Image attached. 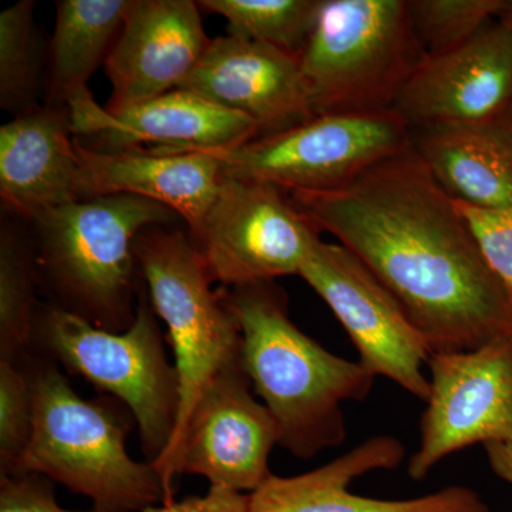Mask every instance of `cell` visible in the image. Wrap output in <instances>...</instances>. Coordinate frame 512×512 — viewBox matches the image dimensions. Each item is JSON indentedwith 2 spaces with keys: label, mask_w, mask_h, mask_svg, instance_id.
I'll return each instance as SVG.
<instances>
[{
  "label": "cell",
  "mask_w": 512,
  "mask_h": 512,
  "mask_svg": "<svg viewBox=\"0 0 512 512\" xmlns=\"http://www.w3.org/2000/svg\"><path fill=\"white\" fill-rule=\"evenodd\" d=\"M289 197L389 291L430 355L512 335L510 296L412 148L338 190Z\"/></svg>",
  "instance_id": "6da1fadb"
},
{
  "label": "cell",
  "mask_w": 512,
  "mask_h": 512,
  "mask_svg": "<svg viewBox=\"0 0 512 512\" xmlns=\"http://www.w3.org/2000/svg\"><path fill=\"white\" fill-rule=\"evenodd\" d=\"M227 296L241 329L245 372L278 424L279 446L299 458L342 446V404L366 399L376 376L305 335L274 282L238 286Z\"/></svg>",
  "instance_id": "7a4b0ae2"
},
{
  "label": "cell",
  "mask_w": 512,
  "mask_h": 512,
  "mask_svg": "<svg viewBox=\"0 0 512 512\" xmlns=\"http://www.w3.org/2000/svg\"><path fill=\"white\" fill-rule=\"evenodd\" d=\"M22 366L32 387L33 433L15 474L62 483L103 510L143 512L170 503L153 464L128 456L130 424L113 403L83 400L55 362Z\"/></svg>",
  "instance_id": "3957f363"
},
{
  "label": "cell",
  "mask_w": 512,
  "mask_h": 512,
  "mask_svg": "<svg viewBox=\"0 0 512 512\" xmlns=\"http://www.w3.org/2000/svg\"><path fill=\"white\" fill-rule=\"evenodd\" d=\"M175 217L160 202L128 194L83 198L37 217L40 262L59 306L97 328L126 330L136 318L138 235Z\"/></svg>",
  "instance_id": "277c9868"
},
{
  "label": "cell",
  "mask_w": 512,
  "mask_h": 512,
  "mask_svg": "<svg viewBox=\"0 0 512 512\" xmlns=\"http://www.w3.org/2000/svg\"><path fill=\"white\" fill-rule=\"evenodd\" d=\"M136 256L151 306L167 326L180 383L173 437L153 463L168 500L173 501L168 471L185 427L205 387L224 367L241 359V329L227 293L212 291L214 278L207 262L183 232L165 231L161 225L144 229L136 241Z\"/></svg>",
  "instance_id": "5b68a950"
},
{
  "label": "cell",
  "mask_w": 512,
  "mask_h": 512,
  "mask_svg": "<svg viewBox=\"0 0 512 512\" xmlns=\"http://www.w3.org/2000/svg\"><path fill=\"white\" fill-rule=\"evenodd\" d=\"M424 56L409 0H322L299 64L315 116L380 113Z\"/></svg>",
  "instance_id": "8992f818"
},
{
  "label": "cell",
  "mask_w": 512,
  "mask_h": 512,
  "mask_svg": "<svg viewBox=\"0 0 512 512\" xmlns=\"http://www.w3.org/2000/svg\"><path fill=\"white\" fill-rule=\"evenodd\" d=\"M156 315L143 296L133 323L110 332L62 306H47L37 315L35 330V342L53 360L130 410L151 464L170 444L180 406L177 370L165 356Z\"/></svg>",
  "instance_id": "52a82bcc"
},
{
  "label": "cell",
  "mask_w": 512,
  "mask_h": 512,
  "mask_svg": "<svg viewBox=\"0 0 512 512\" xmlns=\"http://www.w3.org/2000/svg\"><path fill=\"white\" fill-rule=\"evenodd\" d=\"M412 148V128L390 111L320 114L227 150H204L225 177L288 192L338 190Z\"/></svg>",
  "instance_id": "ba28073f"
},
{
  "label": "cell",
  "mask_w": 512,
  "mask_h": 512,
  "mask_svg": "<svg viewBox=\"0 0 512 512\" xmlns=\"http://www.w3.org/2000/svg\"><path fill=\"white\" fill-rule=\"evenodd\" d=\"M319 234L285 191L224 175L192 241L214 281L238 288L301 275Z\"/></svg>",
  "instance_id": "9c48e42d"
},
{
  "label": "cell",
  "mask_w": 512,
  "mask_h": 512,
  "mask_svg": "<svg viewBox=\"0 0 512 512\" xmlns=\"http://www.w3.org/2000/svg\"><path fill=\"white\" fill-rule=\"evenodd\" d=\"M427 365L420 446L407 466L416 481L474 444H512V335L478 349L431 353Z\"/></svg>",
  "instance_id": "30bf717a"
},
{
  "label": "cell",
  "mask_w": 512,
  "mask_h": 512,
  "mask_svg": "<svg viewBox=\"0 0 512 512\" xmlns=\"http://www.w3.org/2000/svg\"><path fill=\"white\" fill-rule=\"evenodd\" d=\"M332 309L372 375L399 384L426 402L430 379L426 340L389 291L339 244L316 242L301 275Z\"/></svg>",
  "instance_id": "8fae6325"
},
{
  "label": "cell",
  "mask_w": 512,
  "mask_h": 512,
  "mask_svg": "<svg viewBox=\"0 0 512 512\" xmlns=\"http://www.w3.org/2000/svg\"><path fill=\"white\" fill-rule=\"evenodd\" d=\"M251 384L241 357L205 387L168 471L171 494L175 478L183 474L242 494L258 490L272 476L269 456L279 444L278 424L265 404L256 402Z\"/></svg>",
  "instance_id": "7c38bea8"
},
{
  "label": "cell",
  "mask_w": 512,
  "mask_h": 512,
  "mask_svg": "<svg viewBox=\"0 0 512 512\" xmlns=\"http://www.w3.org/2000/svg\"><path fill=\"white\" fill-rule=\"evenodd\" d=\"M410 128L478 123L512 111V18L463 45L424 56L394 103Z\"/></svg>",
  "instance_id": "4fadbf2b"
},
{
  "label": "cell",
  "mask_w": 512,
  "mask_h": 512,
  "mask_svg": "<svg viewBox=\"0 0 512 512\" xmlns=\"http://www.w3.org/2000/svg\"><path fill=\"white\" fill-rule=\"evenodd\" d=\"M74 137L97 151L154 153L227 150L261 136L244 114L218 106L201 94L175 89L120 111L100 107L94 99L70 107Z\"/></svg>",
  "instance_id": "5bb4252c"
},
{
  "label": "cell",
  "mask_w": 512,
  "mask_h": 512,
  "mask_svg": "<svg viewBox=\"0 0 512 512\" xmlns=\"http://www.w3.org/2000/svg\"><path fill=\"white\" fill-rule=\"evenodd\" d=\"M198 2L130 0L123 28L104 67L120 111L180 89L207 52Z\"/></svg>",
  "instance_id": "9a60e30c"
},
{
  "label": "cell",
  "mask_w": 512,
  "mask_h": 512,
  "mask_svg": "<svg viewBox=\"0 0 512 512\" xmlns=\"http://www.w3.org/2000/svg\"><path fill=\"white\" fill-rule=\"evenodd\" d=\"M406 451L399 440L377 436L326 466L293 477L272 474L248 494L247 512H490L483 498L463 485L410 500H379L350 491L356 478L393 470Z\"/></svg>",
  "instance_id": "2e32d148"
},
{
  "label": "cell",
  "mask_w": 512,
  "mask_h": 512,
  "mask_svg": "<svg viewBox=\"0 0 512 512\" xmlns=\"http://www.w3.org/2000/svg\"><path fill=\"white\" fill-rule=\"evenodd\" d=\"M180 89L244 114L258 126L261 136L315 117L299 57L241 37L211 39Z\"/></svg>",
  "instance_id": "e0dca14e"
},
{
  "label": "cell",
  "mask_w": 512,
  "mask_h": 512,
  "mask_svg": "<svg viewBox=\"0 0 512 512\" xmlns=\"http://www.w3.org/2000/svg\"><path fill=\"white\" fill-rule=\"evenodd\" d=\"M0 197L35 221L83 200L80 161L66 107H35L0 128Z\"/></svg>",
  "instance_id": "ac0fdd59"
},
{
  "label": "cell",
  "mask_w": 512,
  "mask_h": 512,
  "mask_svg": "<svg viewBox=\"0 0 512 512\" xmlns=\"http://www.w3.org/2000/svg\"><path fill=\"white\" fill-rule=\"evenodd\" d=\"M83 198L128 194L160 202L187 222L192 237L220 191L224 173L214 154L97 151L76 137Z\"/></svg>",
  "instance_id": "d6986e66"
},
{
  "label": "cell",
  "mask_w": 512,
  "mask_h": 512,
  "mask_svg": "<svg viewBox=\"0 0 512 512\" xmlns=\"http://www.w3.org/2000/svg\"><path fill=\"white\" fill-rule=\"evenodd\" d=\"M412 150L454 201L512 207V111L478 123L413 128Z\"/></svg>",
  "instance_id": "ffe728a7"
},
{
  "label": "cell",
  "mask_w": 512,
  "mask_h": 512,
  "mask_svg": "<svg viewBox=\"0 0 512 512\" xmlns=\"http://www.w3.org/2000/svg\"><path fill=\"white\" fill-rule=\"evenodd\" d=\"M130 0H60L50 42L49 103L70 107L92 100L90 77L106 63Z\"/></svg>",
  "instance_id": "44dd1931"
},
{
  "label": "cell",
  "mask_w": 512,
  "mask_h": 512,
  "mask_svg": "<svg viewBox=\"0 0 512 512\" xmlns=\"http://www.w3.org/2000/svg\"><path fill=\"white\" fill-rule=\"evenodd\" d=\"M322 0H201L198 6L227 19L228 35L301 57Z\"/></svg>",
  "instance_id": "7402d4cb"
},
{
  "label": "cell",
  "mask_w": 512,
  "mask_h": 512,
  "mask_svg": "<svg viewBox=\"0 0 512 512\" xmlns=\"http://www.w3.org/2000/svg\"><path fill=\"white\" fill-rule=\"evenodd\" d=\"M35 268L16 235L0 238V360L23 363L35 343Z\"/></svg>",
  "instance_id": "603a6c76"
},
{
  "label": "cell",
  "mask_w": 512,
  "mask_h": 512,
  "mask_svg": "<svg viewBox=\"0 0 512 512\" xmlns=\"http://www.w3.org/2000/svg\"><path fill=\"white\" fill-rule=\"evenodd\" d=\"M35 3H16L0 15V106L19 114L35 109L40 73Z\"/></svg>",
  "instance_id": "cb8c5ba5"
},
{
  "label": "cell",
  "mask_w": 512,
  "mask_h": 512,
  "mask_svg": "<svg viewBox=\"0 0 512 512\" xmlns=\"http://www.w3.org/2000/svg\"><path fill=\"white\" fill-rule=\"evenodd\" d=\"M511 8L507 0H409L413 30L426 56L463 45Z\"/></svg>",
  "instance_id": "d4e9b609"
},
{
  "label": "cell",
  "mask_w": 512,
  "mask_h": 512,
  "mask_svg": "<svg viewBox=\"0 0 512 512\" xmlns=\"http://www.w3.org/2000/svg\"><path fill=\"white\" fill-rule=\"evenodd\" d=\"M33 433L32 387L25 367L0 360V476H12Z\"/></svg>",
  "instance_id": "484cf974"
},
{
  "label": "cell",
  "mask_w": 512,
  "mask_h": 512,
  "mask_svg": "<svg viewBox=\"0 0 512 512\" xmlns=\"http://www.w3.org/2000/svg\"><path fill=\"white\" fill-rule=\"evenodd\" d=\"M454 204L512 301V207L488 210L458 201Z\"/></svg>",
  "instance_id": "4316f807"
},
{
  "label": "cell",
  "mask_w": 512,
  "mask_h": 512,
  "mask_svg": "<svg viewBox=\"0 0 512 512\" xmlns=\"http://www.w3.org/2000/svg\"><path fill=\"white\" fill-rule=\"evenodd\" d=\"M0 512H119L94 507L70 511L60 507L49 478L37 474L0 476Z\"/></svg>",
  "instance_id": "83f0119b"
},
{
  "label": "cell",
  "mask_w": 512,
  "mask_h": 512,
  "mask_svg": "<svg viewBox=\"0 0 512 512\" xmlns=\"http://www.w3.org/2000/svg\"><path fill=\"white\" fill-rule=\"evenodd\" d=\"M247 504L248 494L210 487L205 495H191L181 501L153 505L143 512H247Z\"/></svg>",
  "instance_id": "f1b7e54d"
},
{
  "label": "cell",
  "mask_w": 512,
  "mask_h": 512,
  "mask_svg": "<svg viewBox=\"0 0 512 512\" xmlns=\"http://www.w3.org/2000/svg\"><path fill=\"white\" fill-rule=\"evenodd\" d=\"M484 448L495 476L512 485V444L490 443Z\"/></svg>",
  "instance_id": "f546056e"
},
{
  "label": "cell",
  "mask_w": 512,
  "mask_h": 512,
  "mask_svg": "<svg viewBox=\"0 0 512 512\" xmlns=\"http://www.w3.org/2000/svg\"><path fill=\"white\" fill-rule=\"evenodd\" d=\"M508 15H510L512 18V8L510 10H508Z\"/></svg>",
  "instance_id": "4dcf8cb0"
}]
</instances>
